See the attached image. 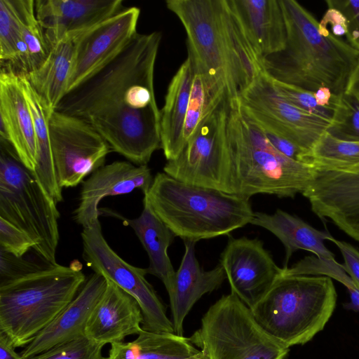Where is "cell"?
<instances>
[{
	"label": "cell",
	"instance_id": "cell-38",
	"mask_svg": "<svg viewBox=\"0 0 359 359\" xmlns=\"http://www.w3.org/2000/svg\"><path fill=\"white\" fill-rule=\"evenodd\" d=\"M34 247V241L26 232L0 217V249L16 257H22Z\"/></svg>",
	"mask_w": 359,
	"mask_h": 359
},
{
	"label": "cell",
	"instance_id": "cell-3",
	"mask_svg": "<svg viewBox=\"0 0 359 359\" xmlns=\"http://www.w3.org/2000/svg\"><path fill=\"white\" fill-rule=\"evenodd\" d=\"M283 12L286 47L264 60L267 74L280 81L316 92L327 87L334 95L345 92L359 60V51L330 32L294 0H279Z\"/></svg>",
	"mask_w": 359,
	"mask_h": 359
},
{
	"label": "cell",
	"instance_id": "cell-16",
	"mask_svg": "<svg viewBox=\"0 0 359 359\" xmlns=\"http://www.w3.org/2000/svg\"><path fill=\"white\" fill-rule=\"evenodd\" d=\"M302 195L316 215L332 220L359 241V165L346 170L313 168L312 180Z\"/></svg>",
	"mask_w": 359,
	"mask_h": 359
},
{
	"label": "cell",
	"instance_id": "cell-2",
	"mask_svg": "<svg viewBox=\"0 0 359 359\" xmlns=\"http://www.w3.org/2000/svg\"><path fill=\"white\" fill-rule=\"evenodd\" d=\"M187 34L194 68L225 87L231 106L265 70L228 0H167Z\"/></svg>",
	"mask_w": 359,
	"mask_h": 359
},
{
	"label": "cell",
	"instance_id": "cell-19",
	"mask_svg": "<svg viewBox=\"0 0 359 359\" xmlns=\"http://www.w3.org/2000/svg\"><path fill=\"white\" fill-rule=\"evenodd\" d=\"M34 4L49 46L89 30L123 8L122 0H36Z\"/></svg>",
	"mask_w": 359,
	"mask_h": 359
},
{
	"label": "cell",
	"instance_id": "cell-23",
	"mask_svg": "<svg viewBox=\"0 0 359 359\" xmlns=\"http://www.w3.org/2000/svg\"><path fill=\"white\" fill-rule=\"evenodd\" d=\"M229 3L262 60L285 50L287 32L279 0H229Z\"/></svg>",
	"mask_w": 359,
	"mask_h": 359
},
{
	"label": "cell",
	"instance_id": "cell-6",
	"mask_svg": "<svg viewBox=\"0 0 359 359\" xmlns=\"http://www.w3.org/2000/svg\"><path fill=\"white\" fill-rule=\"evenodd\" d=\"M79 266L58 264L0 283V332L26 346L75 297L86 282Z\"/></svg>",
	"mask_w": 359,
	"mask_h": 359
},
{
	"label": "cell",
	"instance_id": "cell-42",
	"mask_svg": "<svg viewBox=\"0 0 359 359\" xmlns=\"http://www.w3.org/2000/svg\"><path fill=\"white\" fill-rule=\"evenodd\" d=\"M333 242L339 249L344 259V269L359 290V251L351 244L332 238Z\"/></svg>",
	"mask_w": 359,
	"mask_h": 359
},
{
	"label": "cell",
	"instance_id": "cell-44",
	"mask_svg": "<svg viewBox=\"0 0 359 359\" xmlns=\"http://www.w3.org/2000/svg\"><path fill=\"white\" fill-rule=\"evenodd\" d=\"M15 348L9 337L0 332V359H23L15 351Z\"/></svg>",
	"mask_w": 359,
	"mask_h": 359
},
{
	"label": "cell",
	"instance_id": "cell-14",
	"mask_svg": "<svg viewBox=\"0 0 359 359\" xmlns=\"http://www.w3.org/2000/svg\"><path fill=\"white\" fill-rule=\"evenodd\" d=\"M219 264L231 292L250 309L266 294L282 273V268L258 238L229 237Z\"/></svg>",
	"mask_w": 359,
	"mask_h": 359
},
{
	"label": "cell",
	"instance_id": "cell-22",
	"mask_svg": "<svg viewBox=\"0 0 359 359\" xmlns=\"http://www.w3.org/2000/svg\"><path fill=\"white\" fill-rule=\"evenodd\" d=\"M184 253L176 271L172 289L168 293L175 333L183 336V324L194 305L206 293L218 289L226 278L220 264L204 270L196 255L195 242L184 241Z\"/></svg>",
	"mask_w": 359,
	"mask_h": 359
},
{
	"label": "cell",
	"instance_id": "cell-1",
	"mask_svg": "<svg viewBox=\"0 0 359 359\" xmlns=\"http://www.w3.org/2000/svg\"><path fill=\"white\" fill-rule=\"evenodd\" d=\"M160 32H137L101 69L69 91L56 111L81 118L112 151L137 165L161 149L160 110L154 92Z\"/></svg>",
	"mask_w": 359,
	"mask_h": 359
},
{
	"label": "cell",
	"instance_id": "cell-33",
	"mask_svg": "<svg viewBox=\"0 0 359 359\" xmlns=\"http://www.w3.org/2000/svg\"><path fill=\"white\" fill-rule=\"evenodd\" d=\"M11 1L18 19L22 39L27 48L29 72H30L43 62L49 53L50 48L45 32L36 15L34 1L11 0Z\"/></svg>",
	"mask_w": 359,
	"mask_h": 359
},
{
	"label": "cell",
	"instance_id": "cell-26",
	"mask_svg": "<svg viewBox=\"0 0 359 359\" xmlns=\"http://www.w3.org/2000/svg\"><path fill=\"white\" fill-rule=\"evenodd\" d=\"M81 34L67 36L50 45L47 57L38 68L27 74H20L51 111L56 109L68 91Z\"/></svg>",
	"mask_w": 359,
	"mask_h": 359
},
{
	"label": "cell",
	"instance_id": "cell-40",
	"mask_svg": "<svg viewBox=\"0 0 359 359\" xmlns=\"http://www.w3.org/2000/svg\"><path fill=\"white\" fill-rule=\"evenodd\" d=\"M0 283L48 266H40L24 259L23 257H16L1 249H0Z\"/></svg>",
	"mask_w": 359,
	"mask_h": 359
},
{
	"label": "cell",
	"instance_id": "cell-35",
	"mask_svg": "<svg viewBox=\"0 0 359 359\" xmlns=\"http://www.w3.org/2000/svg\"><path fill=\"white\" fill-rule=\"evenodd\" d=\"M282 276H323L334 278L344 285L347 289H358L343 265L336 260L306 257L291 267L282 268Z\"/></svg>",
	"mask_w": 359,
	"mask_h": 359
},
{
	"label": "cell",
	"instance_id": "cell-15",
	"mask_svg": "<svg viewBox=\"0 0 359 359\" xmlns=\"http://www.w3.org/2000/svg\"><path fill=\"white\" fill-rule=\"evenodd\" d=\"M140 15L137 7L123 8L79 36L67 93L122 52L137 32Z\"/></svg>",
	"mask_w": 359,
	"mask_h": 359
},
{
	"label": "cell",
	"instance_id": "cell-32",
	"mask_svg": "<svg viewBox=\"0 0 359 359\" xmlns=\"http://www.w3.org/2000/svg\"><path fill=\"white\" fill-rule=\"evenodd\" d=\"M0 60L19 74L29 72L27 48L11 0H0Z\"/></svg>",
	"mask_w": 359,
	"mask_h": 359
},
{
	"label": "cell",
	"instance_id": "cell-5",
	"mask_svg": "<svg viewBox=\"0 0 359 359\" xmlns=\"http://www.w3.org/2000/svg\"><path fill=\"white\" fill-rule=\"evenodd\" d=\"M156 215L182 241L195 243L229 235L250 224V199L179 181L158 172L144 195Z\"/></svg>",
	"mask_w": 359,
	"mask_h": 359
},
{
	"label": "cell",
	"instance_id": "cell-20",
	"mask_svg": "<svg viewBox=\"0 0 359 359\" xmlns=\"http://www.w3.org/2000/svg\"><path fill=\"white\" fill-rule=\"evenodd\" d=\"M107 287L93 309L85 328V335L105 345L122 342L128 335L142 330L143 316L137 300L114 283Z\"/></svg>",
	"mask_w": 359,
	"mask_h": 359
},
{
	"label": "cell",
	"instance_id": "cell-41",
	"mask_svg": "<svg viewBox=\"0 0 359 359\" xmlns=\"http://www.w3.org/2000/svg\"><path fill=\"white\" fill-rule=\"evenodd\" d=\"M254 122L259 127L264 136L275 149L287 157L301 162L302 156L305 154V152L302 149L269 126L255 121Z\"/></svg>",
	"mask_w": 359,
	"mask_h": 359
},
{
	"label": "cell",
	"instance_id": "cell-10",
	"mask_svg": "<svg viewBox=\"0 0 359 359\" xmlns=\"http://www.w3.org/2000/svg\"><path fill=\"white\" fill-rule=\"evenodd\" d=\"M229 111L226 96L202 121L180 154L167 161L163 172L185 183L228 193Z\"/></svg>",
	"mask_w": 359,
	"mask_h": 359
},
{
	"label": "cell",
	"instance_id": "cell-8",
	"mask_svg": "<svg viewBox=\"0 0 359 359\" xmlns=\"http://www.w3.org/2000/svg\"><path fill=\"white\" fill-rule=\"evenodd\" d=\"M0 217L26 232L44 262L57 264L60 213L33 172L6 140L0 138Z\"/></svg>",
	"mask_w": 359,
	"mask_h": 359
},
{
	"label": "cell",
	"instance_id": "cell-27",
	"mask_svg": "<svg viewBox=\"0 0 359 359\" xmlns=\"http://www.w3.org/2000/svg\"><path fill=\"white\" fill-rule=\"evenodd\" d=\"M137 236L149 257L147 272L159 278L169 293L172 289L176 271L168 254L175 237L171 230L156 215L144 196L143 210L135 219H123Z\"/></svg>",
	"mask_w": 359,
	"mask_h": 359
},
{
	"label": "cell",
	"instance_id": "cell-43",
	"mask_svg": "<svg viewBox=\"0 0 359 359\" xmlns=\"http://www.w3.org/2000/svg\"><path fill=\"white\" fill-rule=\"evenodd\" d=\"M319 27L327 29L337 38L345 41L346 39L348 34L347 20L344 15L336 8H327L319 22Z\"/></svg>",
	"mask_w": 359,
	"mask_h": 359
},
{
	"label": "cell",
	"instance_id": "cell-45",
	"mask_svg": "<svg viewBox=\"0 0 359 359\" xmlns=\"http://www.w3.org/2000/svg\"><path fill=\"white\" fill-rule=\"evenodd\" d=\"M344 93L353 97L359 103V60L349 78Z\"/></svg>",
	"mask_w": 359,
	"mask_h": 359
},
{
	"label": "cell",
	"instance_id": "cell-30",
	"mask_svg": "<svg viewBox=\"0 0 359 359\" xmlns=\"http://www.w3.org/2000/svg\"><path fill=\"white\" fill-rule=\"evenodd\" d=\"M226 96L224 86L208 79L194 68V76L183 132L184 147L202 121Z\"/></svg>",
	"mask_w": 359,
	"mask_h": 359
},
{
	"label": "cell",
	"instance_id": "cell-11",
	"mask_svg": "<svg viewBox=\"0 0 359 359\" xmlns=\"http://www.w3.org/2000/svg\"><path fill=\"white\" fill-rule=\"evenodd\" d=\"M81 238L83 255L88 266L137 300L143 316L142 329L175 333L163 304L145 277L147 269L133 266L121 258L104 239L99 220L83 228Z\"/></svg>",
	"mask_w": 359,
	"mask_h": 359
},
{
	"label": "cell",
	"instance_id": "cell-34",
	"mask_svg": "<svg viewBox=\"0 0 359 359\" xmlns=\"http://www.w3.org/2000/svg\"><path fill=\"white\" fill-rule=\"evenodd\" d=\"M332 119L327 132L342 140L359 142V103L353 97L337 95Z\"/></svg>",
	"mask_w": 359,
	"mask_h": 359
},
{
	"label": "cell",
	"instance_id": "cell-29",
	"mask_svg": "<svg viewBox=\"0 0 359 359\" xmlns=\"http://www.w3.org/2000/svg\"><path fill=\"white\" fill-rule=\"evenodd\" d=\"M20 76L32 115L37 146L36 165L33 173L44 190L57 203L62 201L63 197L62 188L57 182L51 151L48 121L52 111L25 77L20 74Z\"/></svg>",
	"mask_w": 359,
	"mask_h": 359
},
{
	"label": "cell",
	"instance_id": "cell-13",
	"mask_svg": "<svg viewBox=\"0 0 359 359\" xmlns=\"http://www.w3.org/2000/svg\"><path fill=\"white\" fill-rule=\"evenodd\" d=\"M48 127L55 174L62 189L81 183L104 165L112 151L92 126L76 116L54 110Z\"/></svg>",
	"mask_w": 359,
	"mask_h": 359
},
{
	"label": "cell",
	"instance_id": "cell-18",
	"mask_svg": "<svg viewBox=\"0 0 359 359\" xmlns=\"http://www.w3.org/2000/svg\"><path fill=\"white\" fill-rule=\"evenodd\" d=\"M0 138L10 143L26 168L34 170L37 146L32 115L20 74L8 67L0 73Z\"/></svg>",
	"mask_w": 359,
	"mask_h": 359
},
{
	"label": "cell",
	"instance_id": "cell-21",
	"mask_svg": "<svg viewBox=\"0 0 359 359\" xmlns=\"http://www.w3.org/2000/svg\"><path fill=\"white\" fill-rule=\"evenodd\" d=\"M107 279L92 273L74 299L20 352L23 359L85 335L86 322L104 292Z\"/></svg>",
	"mask_w": 359,
	"mask_h": 359
},
{
	"label": "cell",
	"instance_id": "cell-24",
	"mask_svg": "<svg viewBox=\"0 0 359 359\" xmlns=\"http://www.w3.org/2000/svg\"><path fill=\"white\" fill-rule=\"evenodd\" d=\"M194 67L188 55L172 78L160 110L161 149L167 161L175 159L184 147L183 132Z\"/></svg>",
	"mask_w": 359,
	"mask_h": 359
},
{
	"label": "cell",
	"instance_id": "cell-12",
	"mask_svg": "<svg viewBox=\"0 0 359 359\" xmlns=\"http://www.w3.org/2000/svg\"><path fill=\"white\" fill-rule=\"evenodd\" d=\"M239 104L254 121L264 124L307 154L332 119L302 111L275 90L266 71L241 95Z\"/></svg>",
	"mask_w": 359,
	"mask_h": 359
},
{
	"label": "cell",
	"instance_id": "cell-9",
	"mask_svg": "<svg viewBox=\"0 0 359 359\" xmlns=\"http://www.w3.org/2000/svg\"><path fill=\"white\" fill-rule=\"evenodd\" d=\"M189 339L207 359H284L289 351L231 292L210 306Z\"/></svg>",
	"mask_w": 359,
	"mask_h": 359
},
{
	"label": "cell",
	"instance_id": "cell-28",
	"mask_svg": "<svg viewBox=\"0 0 359 359\" xmlns=\"http://www.w3.org/2000/svg\"><path fill=\"white\" fill-rule=\"evenodd\" d=\"M107 359H207L189 338L143 330L129 342L111 344Z\"/></svg>",
	"mask_w": 359,
	"mask_h": 359
},
{
	"label": "cell",
	"instance_id": "cell-46",
	"mask_svg": "<svg viewBox=\"0 0 359 359\" xmlns=\"http://www.w3.org/2000/svg\"><path fill=\"white\" fill-rule=\"evenodd\" d=\"M350 294V303L348 306L352 309L359 311V290L358 289H348Z\"/></svg>",
	"mask_w": 359,
	"mask_h": 359
},
{
	"label": "cell",
	"instance_id": "cell-31",
	"mask_svg": "<svg viewBox=\"0 0 359 359\" xmlns=\"http://www.w3.org/2000/svg\"><path fill=\"white\" fill-rule=\"evenodd\" d=\"M302 163L316 169L346 170L359 165V142L338 139L325 132Z\"/></svg>",
	"mask_w": 359,
	"mask_h": 359
},
{
	"label": "cell",
	"instance_id": "cell-25",
	"mask_svg": "<svg viewBox=\"0 0 359 359\" xmlns=\"http://www.w3.org/2000/svg\"><path fill=\"white\" fill-rule=\"evenodd\" d=\"M250 224L268 230L282 243L285 251L283 268L288 267L291 256L299 250L311 252L319 258L335 260L334 255L324 243L334 238L328 231L318 230L284 210L277 209L273 214L255 212Z\"/></svg>",
	"mask_w": 359,
	"mask_h": 359
},
{
	"label": "cell",
	"instance_id": "cell-36",
	"mask_svg": "<svg viewBox=\"0 0 359 359\" xmlns=\"http://www.w3.org/2000/svg\"><path fill=\"white\" fill-rule=\"evenodd\" d=\"M103 346L83 336L57 345L28 359H107L102 354Z\"/></svg>",
	"mask_w": 359,
	"mask_h": 359
},
{
	"label": "cell",
	"instance_id": "cell-4",
	"mask_svg": "<svg viewBox=\"0 0 359 359\" xmlns=\"http://www.w3.org/2000/svg\"><path fill=\"white\" fill-rule=\"evenodd\" d=\"M313 173L311 165L290 158L275 149L239 102L230 105L228 193L248 199L259 194L293 198L306 189Z\"/></svg>",
	"mask_w": 359,
	"mask_h": 359
},
{
	"label": "cell",
	"instance_id": "cell-17",
	"mask_svg": "<svg viewBox=\"0 0 359 359\" xmlns=\"http://www.w3.org/2000/svg\"><path fill=\"white\" fill-rule=\"evenodd\" d=\"M154 178L147 165H135L130 161H114L93 172L83 182L74 219L83 228L98 219V204L106 196L129 194L141 189L144 195L149 190Z\"/></svg>",
	"mask_w": 359,
	"mask_h": 359
},
{
	"label": "cell",
	"instance_id": "cell-39",
	"mask_svg": "<svg viewBox=\"0 0 359 359\" xmlns=\"http://www.w3.org/2000/svg\"><path fill=\"white\" fill-rule=\"evenodd\" d=\"M328 8L339 11L348 23L346 42L359 51V1L327 0Z\"/></svg>",
	"mask_w": 359,
	"mask_h": 359
},
{
	"label": "cell",
	"instance_id": "cell-37",
	"mask_svg": "<svg viewBox=\"0 0 359 359\" xmlns=\"http://www.w3.org/2000/svg\"><path fill=\"white\" fill-rule=\"evenodd\" d=\"M269 78L277 93L291 104L311 114L332 118L334 109L318 105L315 98V92L280 81L270 76Z\"/></svg>",
	"mask_w": 359,
	"mask_h": 359
},
{
	"label": "cell",
	"instance_id": "cell-7",
	"mask_svg": "<svg viewBox=\"0 0 359 359\" xmlns=\"http://www.w3.org/2000/svg\"><path fill=\"white\" fill-rule=\"evenodd\" d=\"M337 298L327 276L280 275L251 311L262 327L289 348L309 342L324 329Z\"/></svg>",
	"mask_w": 359,
	"mask_h": 359
}]
</instances>
